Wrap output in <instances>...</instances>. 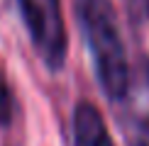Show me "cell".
<instances>
[{
    "label": "cell",
    "mask_w": 149,
    "mask_h": 146,
    "mask_svg": "<svg viewBox=\"0 0 149 146\" xmlns=\"http://www.w3.org/2000/svg\"><path fill=\"white\" fill-rule=\"evenodd\" d=\"M142 73H144V81H147V85H149V56L144 59V66H142Z\"/></svg>",
    "instance_id": "6"
},
{
    "label": "cell",
    "mask_w": 149,
    "mask_h": 146,
    "mask_svg": "<svg viewBox=\"0 0 149 146\" xmlns=\"http://www.w3.org/2000/svg\"><path fill=\"white\" fill-rule=\"evenodd\" d=\"M17 5L39 59L49 71H59L69 51L61 0H17Z\"/></svg>",
    "instance_id": "2"
},
{
    "label": "cell",
    "mask_w": 149,
    "mask_h": 146,
    "mask_svg": "<svg viewBox=\"0 0 149 146\" xmlns=\"http://www.w3.org/2000/svg\"><path fill=\"white\" fill-rule=\"evenodd\" d=\"M12 112H15V95L10 83L0 76V127H10Z\"/></svg>",
    "instance_id": "4"
},
{
    "label": "cell",
    "mask_w": 149,
    "mask_h": 146,
    "mask_svg": "<svg viewBox=\"0 0 149 146\" xmlns=\"http://www.w3.org/2000/svg\"><path fill=\"white\" fill-rule=\"evenodd\" d=\"M122 8L134 27H142L144 22H149V0H122Z\"/></svg>",
    "instance_id": "5"
},
{
    "label": "cell",
    "mask_w": 149,
    "mask_h": 146,
    "mask_svg": "<svg viewBox=\"0 0 149 146\" xmlns=\"http://www.w3.org/2000/svg\"><path fill=\"white\" fill-rule=\"evenodd\" d=\"M76 17L103 93L113 102H122L130 95V61L113 3L76 0Z\"/></svg>",
    "instance_id": "1"
},
{
    "label": "cell",
    "mask_w": 149,
    "mask_h": 146,
    "mask_svg": "<svg viewBox=\"0 0 149 146\" xmlns=\"http://www.w3.org/2000/svg\"><path fill=\"white\" fill-rule=\"evenodd\" d=\"M73 146H115L100 110L93 102H78L73 110Z\"/></svg>",
    "instance_id": "3"
}]
</instances>
